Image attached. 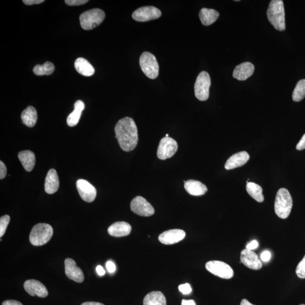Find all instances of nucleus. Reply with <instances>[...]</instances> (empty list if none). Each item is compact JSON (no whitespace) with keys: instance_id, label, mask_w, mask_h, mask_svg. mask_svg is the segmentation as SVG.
<instances>
[{"instance_id":"1a4fd4ad","label":"nucleus","mask_w":305,"mask_h":305,"mask_svg":"<svg viewBox=\"0 0 305 305\" xmlns=\"http://www.w3.org/2000/svg\"><path fill=\"white\" fill-rule=\"evenodd\" d=\"M178 149L177 142L169 137H164L161 140L157 150V157L161 160H165L172 157Z\"/></svg>"},{"instance_id":"e433bc0d","label":"nucleus","mask_w":305,"mask_h":305,"mask_svg":"<svg viewBox=\"0 0 305 305\" xmlns=\"http://www.w3.org/2000/svg\"><path fill=\"white\" fill-rule=\"evenodd\" d=\"M106 268L108 271V272L110 273H113L115 272L116 270V266L114 262L112 261H108L106 264Z\"/></svg>"},{"instance_id":"6e6552de","label":"nucleus","mask_w":305,"mask_h":305,"mask_svg":"<svg viewBox=\"0 0 305 305\" xmlns=\"http://www.w3.org/2000/svg\"><path fill=\"white\" fill-rule=\"evenodd\" d=\"M206 269L208 272L225 279H231L234 276V270L230 266L219 260H211L206 264Z\"/></svg>"},{"instance_id":"aec40b11","label":"nucleus","mask_w":305,"mask_h":305,"mask_svg":"<svg viewBox=\"0 0 305 305\" xmlns=\"http://www.w3.org/2000/svg\"><path fill=\"white\" fill-rule=\"evenodd\" d=\"M184 188L188 193L194 196H203L207 193L208 188L199 181L189 180L184 181Z\"/></svg>"},{"instance_id":"f257e3e1","label":"nucleus","mask_w":305,"mask_h":305,"mask_svg":"<svg viewBox=\"0 0 305 305\" xmlns=\"http://www.w3.org/2000/svg\"><path fill=\"white\" fill-rule=\"evenodd\" d=\"M115 132L119 145L124 151H132L138 145V128L132 118L125 117L120 119L115 125Z\"/></svg>"},{"instance_id":"6ab92c4d","label":"nucleus","mask_w":305,"mask_h":305,"mask_svg":"<svg viewBox=\"0 0 305 305\" xmlns=\"http://www.w3.org/2000/svg\"><path fill=\"white\" fill-rule=\"evenodd\" d=\"M131 226L128 223L118 222L110 226L108 232L110 235L119 238L128 236L131 233Z\"/></svg>"},{"instance_id":"c85d7f7f","label":"nucleus","mask_w":305,"mask_h":305,"mask_svg":"<svg viewBox=\"0 0 305 305\" xmlns=\"http://www.w3.org/2000/svg\"><path fill=\"white\" fill-rule=\"evenodd\" d=\"M55 67L54 64L47 62L45 64L41 65L37 64L33 68V73L38 76H42V75H50L52 74L54 71Z\"/></svg>"},{"instance_id":"423d86ee","label":"nucleus","mask_w":305,"mask_h":305,"mask_svg":"<svg viewBox=\"0 0 305 305\" xmlns=\"http://www.w3.org/2000/svg\"><path fill=\"white\" fill-rule=\"evenodd\" d=\"M140 66L142 71L150 80H155L159 76V64L156 58L150 52H144L140 58Z\"/></svg>"},{"instance_id":"37998d69","label":"nucleus","mask_w":305,"mask_h":305,"mask_svg":"<svg viewBox=\"0 0 305 305\" xmlns=\"http://www.w3.org/2000/svg\"><path fill=\"white\" fill-rule=\"evenodd\" d=\"M181 305H196L193 300H183Z\"/></svg>"},{"instance_id":"9d476101","label":"nucleus","mask_w":305,"mask_h":305,"mask_svg":"<svg viewBox=\"0 0 305 305\" xmlns=\"http://www.w3.org/2000/svg\"><path fill=\"white\" fill-rule=\"evenodd\" d=\"M162 15L161 10L154 6H144L135 10L132 18L137 22H145L160 18Z\"/></svg>"},{"instance_id":"5701e85b","label":"nucleus","mask_w":305,"mask_h":305,"mask_svg":"<svg viewBox=\"0 0 305 305\" xmlns=\"http://www.w3.org/2000/svg\"><path fill=\"white\" fill-rule=\"evenodd\" d=\"M18 158L25 170L30 172L33 170L35 164V154L30 150H25L19 153Z\"/></svg>"},{"instance_id":"2f4dec72","label":"nucleus","mask_w":305,"mask_h":305,"mask_svg":"<svg viewBox=\"0 0 305 305\" xmlns=\"http://www.w3.org/2000/svg\"><path fill=\"white\" fill-rule=\"evenodd\" d=\"M296 274L301 279H305V256L301 261L297 265Z\"/></svg>"},{"instance_id":"49530a36","label":"nucleus","mask_w":305,"mask_h":305,"mask_svg":"<svg viewBox=\"0 0 305 305\" xmlns=\"http://www.w3.org/2000/svg\"><path fill=\"white\" fill-rule=\"evenodd\" d=\"M165 137H167V138H168V137H169V134H166Z\"/></svg>"},{"instance_id":"de8ad7c7","label":"nucleus","mask_w":305,"mask_h":305,"mask_svg":"<svg viewBox=\"0 0 305 305\" xmlns=\"http://www.w3.org/2000/svg\"><path fill=\"white\" fill-rule=\"evenodd\" d=\"M304 305V304H301V305Z\"/></svg>"},{"instance_id":"0eeeda50","label":"nucleus","mask_w":305,"mask_h":305,"mask_svg":"<svg viewBox=\"0 0 305 305\" xmlns=\"http://www.w3.org/2000/svg\"><path fill=\"white\" fill-rule=\"evenodd\" d=\"M211 85L210 75L206 71L198 75L194 84V94L200 101H207L209 97V90Z\"/></svg>"},{"instance_id":"f8f14e48","label":"nucleus","mask_w":305,"mask_h":305,"mask_svg":"<svg viewBox=\"0 0 305 305\" xmlns=\"http://www.w3.org/2000/svg\"><path fill=\"white\" fill-rule=\"evenodd\" d=\"M77 188L80 196L87 203H92L96 197L97 191L95 187L84 179L77 181Z\"/></svg>"},{"instance_id":"58836bf2","label":"nucleus","mask_w":305,"mask_h":305,"mask_svg":"<svg viewBox=\"0 0 305 305\" xmlns=\"http://www.w3.org/2000/svg\"><path fill=\"white\" fill-rule=\"evenodd\" d=\"M258 242L256 241H253L246 245V249L250 250V251H253V250L256 249L258 247Z\"/></svg>"},{"instance_id":"a878e982","label":"nucleus","mask_w":305,"mask_h":305,"mask_svg":"<svg viewBox=\"0 0 305 305\" xmlns=\"http://www.w3.org/2000/svg\"><path fill=\"white\" fill-rule=\"evenodd\" d=\"M144 305H166V299L164 294L160 291L150 292L143 301Z\"/></svg>"},{"instance_id":"a18cd8bd","label":"nucleus","mask_w":305,"mask_h":305,"mask_svg":"<svg viewBox=\"0 0 305 305\" xmlns=\"http://www.w3.org/2000/svg\"><path fill=\"white\" fill-rule=\"evenodd\" d=\"M241 305H253L251 303H249L247 300L243 299L241 301Z\"/></svg>"},{"instance_id":"f03ea898","label":"nucleus","mask_w":305,"mask_h":305,"mask_svg":"<svg viewBox=\"0 0 305 305\" xmlns=\"http://www.w3.org/2000/svg\"><path fill=\"white\" fill-rule=\"evenodd\" d=\"M267 16L274 28L280 32L285 30V11L282 0H273L270 2Z\"/></svg>"},{"instance_id":"7ed1b4c3","label":"nucleus","mask_w":305,"mask_h":305,"mask_svg":"<svg viewBox=\"0 0 305 305\" xmlns=\"http://www.w3.org/2000/svg\"><path fill=\"white\" fill-rule=\"evenodd\" d=\"M293 201L289 191L286 188H280L277 191L275 201V211L278 217L286 219L292 210Z\"/></svg>"},{"instance_id":"72a5a7b5","label":"nucleus","mask_w":305,"mask_h":305,"mask_svg":"<svg viewBox=\"0 0 305 305\" xmlns=\"http://www.w3.org/2000/svg\"><path fill=\"white\" fill-rule=\"evenodd\" d=\"M88 2V0H66V1H65V3L69 6L81 5Z\"/></svg>"},{"instance_id":"7c9ffc66","label":"nucleus","mask_w":305,"mask_h":305,"mask_svg":"<svg viewBox=\"0 0 305 305\" xmlns=\"http://www.w3.org/2000/svg\"><path fill=\"white\" fill-rule=\"evenodd\" d=\"M10 220V218L8 215H3L0 218V237L2 238L5 234Z\"/></svg>"},{"instance_id":"393cba45","label":"nucleus","mask_w":305,"mask_h":305,"mask_svg":"<svg viewBox=\"0 0 305 305\" xmlns=\"http://www.w3.org/2000/svg\"><path fill=\"white\" fill-rule=\"evenodd\" d=\"M85 108L84 103L81 100H78L74 104V110L67 118V125L70 127L76 126L80 121L81 112Z\"/></svg>"},{"instance_id":"dca6fc26","label":"nucleus","mask_w":305,"mask_h":305,"mask_svg":"<svg viewBox=\"0 0 305 305\" xmlns=\"http://www.w3.org/2000/svg\"><path fill=\"white\" fill-rule=\"evenodd\" d=\"M241 263L249 269L258 270L262 267V262L253 251L246 249L243 250L241 253Z\"/></svg>"},{"instance_id":"4c0bfd02","label":"nucleus","mask_w":305,"mask_h":305,"mask_svg":"<svg viewBox=\"0 0 305 305\" xmlns=\"http://www.w3.org/2000/svg\"><path fill=\"white\" fill-rule=\"evenodd\" d=\"M23 3L27 5L40 4L44 2V0H23Z\"/></svg>"},{"instance_id":"39448f33","label":"nucleus","mask_w":305,"mask_h":305,"mask_svg":"<svg viewBox=\"0 0 305 305\" xmlns=\"http://www.w3.org/2000/svg\"><path fill=\"white\" fill-rule=\"evenodd\" d=\"M105 18V14L100 9H94L82 13L80 16L81 28L91 30L100 25Z\"/></svg>"},{"instance_id":"a19ab883","label":"nucleus","mask_w":305,"mask_h":305,"mask_svg":"<svg viewBox=\"0 0 305 305\" xmlns=\"http://www.w3.org/2000/svg\"><path fill=\"white\" fill-rule=\"evenodd\" d=\"M2 305H23L22 303L16 300H7L3 301Z\"/></svg>"},{"instance_id":"cd10ccee","label":"nucleus","mask_w":305,"mask_h":305,"mask_svg":"<svg viewBox=\"0 0 305 305\" xmlns=\"http://www.w3.org/2000/svg\"><path fill=\"white\" fill-rule=\"evenodd\" d=\"M246 191L250 196L258 203H262L264 201L262 188L258 184L248 182L246 184Z\"/></svg>"},{"instance_id":"a211bd4d","label":"nucleus","mask_w":305,"mask_h":305,"mask_svg":"<svg viewBox=\"0 0 305 305\" xmlns=\"http://www.w3.org/2000/svg\"><path fill=\"white\" fill-rule=\"evenodd\" d=\"M249 158V154L245 151L236 153L229 158L225 164V169L229 170L241 167L247 163Z\"/></svg>"},{"instance_id":"c756f323","label":"nucleus","mask_w":305,"mask_h":305,"mask_svg":"<svg viewBox=\"0 0 305 305\" xmlns=\"http://www.w3.org/2000/svg\"><path fill=\"white\" fill-rule=\"evenodd\" d=\"M305 97V80L298 82L293 92L292 99L294 101L299 102Z\"/></svg>"},{"instance_id":"f704fd0d","label":"nucleus","mask_w":305,"mask_h":305,"mask_svg":"<svg viewBox=\"0 0 305 305\" xmlns=\"http://www.w3.org/2000/svg\"><path fill=\"white\" fill-rule=\"evenodd\" d=\"M7 169L4 163L0 161V179H3L6 176Z\"/></svg>"},{"instance_id":"bb28decb","label":"nucleus","mask_w":305,"mask_h":305,"mask_svg":"<svg viewBox=\"0 0 305 305\" xmlns=\"http://www.w3.org/2000/svg\"><path fill=\"white\" fill-rule=\"evenodd\" d=\"M21 118L24 125L32 128L36 125L37 120L36 110L33 106H29L22 112Z\"/></svg>"},{"instance_id":"ddd939ff","label":"nucleus","mask_w":305,"mask_h":305,"mask_svg":"<svg viewBox=\"0 0 305 305\" xmlns=\"http://www.w3.org/2000/svg\"><path fill=\"white\" fill-rule=\"evenodd\" d=\"M65 273L70 280L77 283L83 282L84 276L83 272L78 267L75 260L67 258L64 261Z\"/></svg>"},{"instance_id":"2eb2a0df","label":"nucleus","mask_w":305,"mask_h":305,"mask_svg":"<svg viewBox=\"0 0 305 305\" xmlns=\"http://www.w3.org/2000/svg\"><path fill=\"white\" fill-rule=\"evenodd\" d=\"M24 289L30 295L44 298L48 295V292L44 284L38 280L30 279L24 283Z\"/></svg>"},{"instance_id":"4be33fe9","label":"nucleus","mask_w":305,"mask_h":305,"mask_svg":"<svg viewBox=\"0 0 305 305\" xmlns=\"http://www.w3.org/2000/svg\"><path fill=\"white\" fill-rule=\"evenodd\" d=\"M74 65L78 73L83 76L91 77L95 74L94 67L84 58H78L75 61Z\"/></svg>"},{"instance_id":"c03bdc74","label":"nucleus","mask_w":305,"mask_h":305,"mask_svg":"<svg viewBox=\"0 0 305 305\" xmlns=\"http://www.w3.org/2000/svg\"><path fill=\"white\" fill-rule=\"evenodd\" d=\"M81 305H105L100 303H96V302H86L83 304H82Z\"/></svg>"},{"instance_id":"f3484780","label":"nucleus","mask_w":305,"mask_h":305,"mask_svg":"<svg viewBox=\"0 0 305 305\" xmlns=\"http://www.w3.org/2000/svg\"><path fill=\"white\" fill-rule=\"evenodd\" d=\"M254 71V65L246 62L236 67L233 73V77L239 80H245L252 76Z\"/></svg>"},{"instance_id":"4468645a","label":"nucleus","mask_w":305,"mask_h":305,"mask_svg":"<svg viewBox=\"0 0 305 305\" xmlns=\"http://www.w3.org/2000/svg\"><path fill=\"white\" fill-rule=\"evenodd\" d=\"M186 237V232L182 229H170L162 233L159 238V241L162 244L172 245L179 242Z\"/></svg>"},{"instance_id":"9b49d317","label":"nucleus","mask_w":305,"mask_h":305,"mask_svg":"<svg viewBox=\"0 0 305 305\" xmlns=\"http://www.w3.org/2000/svg\"><path fill=\"white\" fill-rule=\"evenodd\" d=\"M131 209L134 213L142 217H150L155 212L152 205L141 196L133 198L131 203Z\"/></svg>"},{"instance_id":"ea45409f","label":"nucleus","mask_w":305,"mask_h":305,"mask_svg":"<svg viewBox=\"0 0 305 305\" xmlns=\"http://www.w3.org/2000/svg\"><path fill=\"white\" fill-rule=\"evenodd\" d=\"M296 149L298 150L305 149V134L301 138L299 143L297 144Z\"/></svg>"},{"instance_id":"412c9836","label":"nucleus","mask_w":305,"mask_h":305,"mask_svg":"<svg viewBox=\"0 0 305 305\" xmlns=\"http://www.w3.org/2000/svg\"><path fill=\"white\" fill-rule=\"evenodd\" d=\"M60 181L57 171L50 169L47 175L44 188L48 194L56 193L59 188Z\"/></svg>"},{"instance_id":"c9c22d12","label":"nucleus","mask_w":305,"mask_h":305,"mask_svg":"<svg viewBox=\"0 0 305 305\" xmlns=\"http://www.w3.org/2000/svg\"><path fill=\"white\" fill-rule=\"evenodd\" d=\"M271 257H272V254L268 251H264L260 255V258H261L262 261L265 262H269Z\"/></svg>"},{"instance_id":"b1692460","label":"nucleus","mask_w":305,"mask_h":305,"mask_svg":"<svg viewBox=\"0 0 305 305\" xmlns=\"http://www.w3.org/2000/svg\"><path fill=\"white\" fill-rule=\"evenodd\" d=\"M219 14L214 9L203 8L201 10L199 17L203 25L208 26L212 25L219 18Z\"/></svg>"},{"instance_id":"79ce46f5","label":"nucleus","mask_w":305,"mask_h":305,"mask_svg":"<svg viewBox=\"0 0 305 305\" xmlns=\"http://www.w3.org/2000/svg\"><path fill=\"white\" fill-rule=\"evenodd\" d=\"M96 272L99 275L102 276H104L105 274V271L104 269V268H103V267L101 266H98L96 267Z\"/></svg>"},{"instance_id":"20e7f679","label":"nucleus","mask_w":305,"mask_h":305,"mask_svg":"<svg viewBox=\"0 0 305 305\" xmlns=\"http://www.w3.org/2000/svg\"><path fill=\"white\" fill-rule=\"evenodd\" d=\"M53 234L52 227L48 224H39L32 228L30 235V242L34 246H42L49 241Z\"/></svg>"},{"instance_id":"473e14b6","label":"nucleus","mask_w":305,"mask_h":305,"mask_svg":"<svg viewBox=\"0 0 305 305\" xmlns=\"http://www.w3.org/2000/svg\"><path fill=\"white\" fill-rule=\"evenodd\" d=\"M179 290L181 293L183 294H188L192 292V288L189 284L186 283L184 284H181L179 286Z\"/></svg>"}]
</instances>
